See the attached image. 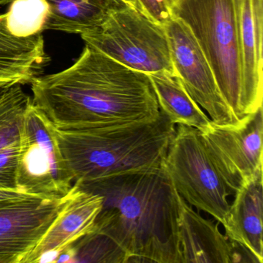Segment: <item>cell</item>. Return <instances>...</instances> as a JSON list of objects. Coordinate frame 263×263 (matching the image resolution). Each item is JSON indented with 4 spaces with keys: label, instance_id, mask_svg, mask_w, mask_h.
Listing matches in <instances>:
<instances>
[{
    "label": "cell",
    "instance_id": "6da1fadb",
    "mask_svg": "<svg viewBox=\"0 0 263 263\" xmlns=\"http://www.w3.org/2000/svg\"><path fill=\"white\" fill-rule=\"evenodd\" d=\"M30 84L33 104L58 129L113 127L161 115L147 73L87 44L73 65L41 75Z\"/></svg>",
    "mask_w": 263,
    "mask_h": 263
},
{
    "label": "cell",
    "instance_id": "7a4b0ae2",
    "mask_svg": "<svg viewBox=\"0 0 263 263\" xmlns=\"http://www.w3.org/2000/svg\"><path fill=\"white\" fill-rule=\"evenodd\" d=\"M103 197L93 231L115 241L128 262L183 263L179 194L164 167L78 184Z\"/></svg>",
    "mask_w": 263,
    "mask_h": 263
},
{
    "label": "cell",
    "instance_id": "3957f363",
    "mask_svg": "<svg viewBox=\"0 0 263 263\" xmlns=\"http://www.w3.org/2000/svg\"><path fill=\"white\" fill-rule=\"evenodd\" d=\"M175 125L161 111L154 121L96 128L56 127V135L73 182L82 184L160 170Z\"/></svg>",
    "mask_w": 263,
    "mask_h": 263
},
{
    "label": "cell",
    "instance_id": "277c9868",
    "mask_svg": "<svg viewBox=\"0 0 263 263\" xmlns=\"http://www.w3.org/2000/svg\"><path fill=\"white\" fill-rule=\"evenodd\" d=\"M171 13L190 29L223 98L241 120L242 73L233 0H172Z\"/></svg>",
    "mask_w": 263,
    "mask_h": 263
},
{
    "label": "cell",
    "instance_id": "5b68a950",
    "mask_svg": "<svg viewBox=\"0 0 263 263\" xmlns=\"http://www.w3.org/2000/svg\"><path fill=\"white\" fill-rule=\"evenodd\" d=\"M81 36L87 45L133 70L175 71L164 26L136 7L119 4L99 27Z\"/></svg>",
    "mask_w": 263,
    "mask_h": 263
},
{
    "label": "cell",
    "instance_id": "8992f818",
    "mask_svg": "<svg viewBox=\"0 0 263 263\" xmlns=\"http://www.w3.org/2000/svg\"><path fill=\"white\" fill-rule=\"evenodd\" d=\"M164 167L177 192L190 205L224 224L233 195L208 151L202 133L178 124L164 159Z\"/></svg>",
    "mask_w": 263,
    "mask_h": 263
},
{
    "label": "cell",
    "instance_id": "52a82bcc",
    "mask_svg": "<svg viewBox=\"0 0 263 263\" xmlns=\"http://www.w3.org/2000/svg\"><path fill=\"white\" fill-rule=\"evenodd\" d=\"M19 146V192L49 198L68 195L73 180L60 148L56 127L33 102L24 116Z\"/></svg>",
    "mask_w": 263,
    "mask_h": 263
},
{
    "label": "cell",
    "instance_id": "ba28073f",
    "mask_svg": "<svg viewBox=\"0 0 263 263\" xmlns=\"http://www.w3.org/2000/svg\"><path fill=\"white\" fill-rule=\"evenodd\" d=\"M262 107L235 125L218 126L203 134L208 151L233 195L262 177Z\"/></svg>",
    "mask_w": 263,
    "mask_h": 263
},
{
    "label": "cell",
    "instance_id": "9c48e42d",
    "mask_svg": "<svg viewBox=\"0 0 263 263\" xmlns=\"http://www.w3.org/2000/svg\"><path fill=\"white\" fill-rule=\"evenodd\" d=\"M174 70L192 99L207 112L212 124L235 125L240 120L223 98L215 74L192 31L172 16L164 24Z\"/></svg>",
    "mask_w": 263,
    "mask_h": 263
},
{
    "label": "cell",
    "instance_id": "30bf717a",
    "mask_svg": "<svg viewBox=\"0 0 263 263\" xmlns=\"http://www.w3.org/2000/svg\"><path fill=\"white\" fill-rule=\"evenodd\" d=\"M72 192L73 187L60 198L30 195L0 201V263H27Z\"/></svg>",
    "mask_w": 263,
    "mask_h": 263
},
{
    "label": "cell",
    "instance_id": "8fae6325",
    "mask_svg": "<svg viewBox=\"0 0 263 263\" xmlns=\"http://www.w3.org/2000/svg\"><path fill=\"white\" fill-rule=\"evenodd\" d=\"M103 207V197L73 185L71 196L54 222L27 259L29 262H55L58 255L93 231Z\"/></svg>",
    "mask_w": 263,
    "mask_h": 263
},
{
    "label": "cell",
    "instance_id": "7c38bea8",
    "mask_svg": "<svg viewBox=\"0 0 263 263\" xmlns=\"http://www.w3.org/2000/svg\"><path fill=\"white\" fill-rule=\"evenodd\" d=\"M241 53L243 118L262 107L263 0H233Z\"/></svg>",
    "mask_w": 263,
    "mask_h": 263
},
{
    "label": "cell",
    "instance_id": "4fadbf2b",
    "mask_svg": "<svg viewBox=\"0 0 263 263\" xmlns=\"http://www.w3.org/2000/svg\"><path fill=\"white\" fill-rule=\"evenodd\" d=\"M218 224L201 216L179 196L178 229L183 263H234L233 242L220 232Z\"/></svg>",
    "mask_w": 263,
    "mask_h": 263
},
{
    "label": "cell",
    "instance_id": "5bb4252c",
    "mask_svg": "<svg viewBox=\"0 0 263 263\" xmlns=\"http://www.w3.org/2000/svg\"><path fill=\"white\" fill-rule=\"evenodd\" d=\"M50 61L42 34L16 37L7 30L5 13L0 14V91L31 84Z\"/></svg>",
    "mask_w": 263,
    "mask_h": 263
},
{
    "label": "cell",
    "instance_id": "9a60e30c",
    "mask_svg": "<svg viewBox=\"0 0 263 263\" xmlns=\"http://www.w3.org/2000/svg\"><path fill=\"white\" fill-rule=\"evenodd\" d=\"M262 177L251 181L234 195L226 223L224 235L243 245L263 262Z\"/></svg>",
    "mask_w": 263,
    "mask_h": 263
},
{
    "label": "cell",
    "instance_id": "2e32d148",
    "mask_svg": "<svg viewBox=\"0 0 263 263\" xmlns=\"http://www.w3.org/2000/svg\"><path fill=\"white\" fill-rule=\"evenodd\" d=\"M154 90L162 111L174 124L195 127L201 133L211 130L212 122L207 114L192 99L175 71L149 73Z\"/></svg>",
    "mask_w": 263,
    "mask_h": 263
},
{
    "label": "cell",
    "instance_id": "e0dca14e",
    "mask_svg": "<svg viewBox=\"0 0 263 263\" xmlns=\"http://www.w3.org/2000/svg\"><path fill=\"white\" fill-rule=\"evenodd\" d=\"M50 7L46 30L83 34L99 27L119 5L114 0H46Z\"/></svg>",
    "mask_w": 263,
    "mask_h": 263
},
{
    "label": "cell",
    "instance_id": "ac0fdd59",
    "mask_svg": "<svg viewBox=\"0 0 263 263\" xmlns=\"http://www.w3.org/2000/svg\"><path fill=\"white\" fill-rule=\"evenodd\" d=\"M32 102L21 85L0 91V151L19 141L24 116Z\"/></svg>",
    "mask_w": 263,
    "mask_h": 263
},
{
    "label": "cell",
    "instance_id": "d6986e66",
    "mask_svg": "<svg viewBox=\"0 0 263 263\" xmlns=\"http://www.w3.org/2000/svg\"><path fill=\"white\" fill-rule=\"evenodd\" d=\"M50 7L46 0H14L6 14V26L16 37L42 34L46 30Z\"/></svg>",
    "mask_w": 263,
    "mask_h": 263
},
{
    "label": "cell",
    "instance_id": "ffe728a7",
    "mask_svg": "<svg viewBox=\"0 0 263 263\" xmlns=\"http://www.w3.org/2000/svg\"><path fill=\"white\" fill-rule=\"evenodd\" d=\"M74 261L86 262L127 263L128 255L111 238L92 231L72 246Z\"/></svg>",
    "mask_w": 263,
    "mask_h": 263
},
{
    "label": "cell",
    "instance_id": "44dd1931",
    "mask_svg": "<svg viewBox=\"0 0 263 263\" xmlns=\"http://www.w3.org/2000/svg\"><path fill=\"white\" fill-rule=\"evenodd\" d=\"M19 150L17 141L0 151V189L18 191L16 175Z\"/></svg>",
    "mask_w": 263,
    "mask_h": 263
},
{
    "label": "cell",
    "instance_id": "7402d4cb",
    "mask_svg": "<svg viewBox=\"0 0 263 263\" xmlns=\"http://www.w3.org/2000/svg\"><path fill=\"white\" fill-rule=\"evenodd\" d=\"M143 10L154 21L164 25L172 18V0H138Z\"/></svg>",
    "mask_w": 263,
    "mask_h": 263
},
{
    "label": "cell",
    "instance_id": "603a6c76",
    "mask_svg": "<svg viewBox=\"0 0 263 263\" xmlns=\"http://www.w3.org/2000/svg\"><path fill=\"white\" fill-rule=\"evenodd\" d=\"M27 196H30V195L23 193V192H19V191L0 189V201L13 199V198H24V197Z\"/></svg>",
    "mask_w": 263,
    "mask_h": 263
},
{
    "label": "cell",
    "instance_id": "cb8c5ba5",
    "mask_svg": "<svg viewBox=\"0 0 263 263\" xmlns=\"http://www.w3.org/2000/svg\"><path fill=\"white\" fill-rule=\"evenodd\" d=\"M114 1L118 3V4H127V5L132 6V7H136V8L143 10L142 7H141V4H140L138 0H114ZM143 11H144V10H143Z\"/></svg>",
    "mask_w": 263,
    "mask_h": 263
},
{
    "label": "cell",
    "instance_id": "d4e9b609",
    "mask_svg": "<svg viewBox=\"0 0 263 263\" xmlns=\"http://www.w3.org/2000/svg\"><path fill=\"white\" fill-rule=\"evenodd\" d=\"M14 0H0V6L7 5V4H11Z\"/></svg>",
    "mask_w": 263,
    "mask_h": 263
}]
</instances>
